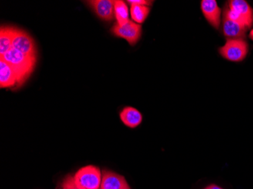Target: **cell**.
Returning <instances> with one entry per match:
<instances>
[{"instance_id":"obj_1","label":"cell","mask_w":253,"mask_h":189,"mask_svg":"<svg viewBox=\"0 0 253 189\" xmlns=\"http://www.w3.org/2000/svg\"><path fill=\"white\" fill-rule=\"evenodd\" d=\"M0 58L4 59L13 70L17 77L18 86H21L28 79L37 62V56L25 55L13 48L5 55H1Z\"/></svg>"},{"instance_id":"obj_2","label":"cell","mask_w":253,"mask_h":189,"mask_svg":"<svg viewBox=\"0 0 253 189\" xmlns=\"http://www.w3.org/2000/svg\"><path fill=\"white\" fill-rule=\"evenodd\" d=\"M224 16L237 21L247 30L253 24V8L244 0H232L228 2Z\"/></svg>"},{"instance_id":"obj_3","label":"cell","mask_w":253,"mask_h":189,"mask_svg":"<svg viewBox=\"0 0 253 189\" xmlns=\"http://www.w3.org/2000/svg\"><path fill=\"white\" fill-rule=\"evenodd\" d=\"M74 180L81 189H100L102 171L96 166L87 165L75 173Z\"/></svg>"},{"instance_id":"obj_4","label":"cell","mask_w":253,"mask_h":189,"mask_svg":"<svg viewBox=\"0 0 253 189\" xmlns=\"http://www.w3.org/2000/svg\"><path fill=\"white\" fill-rule=\"evenodd\" d=\"M219 53L227 60L240 62L248 53V44L243 39H227L226 43L220 48Z\"/></svg>"},{"instance_id":"obj_5","label":"cell","mask_w":253,"mask_h":189,"mask_svg":"<svg viewBox=\"0 0 253 189\" xmlns=\"http://www.w3.org/2000/svg\"><path fill=\"white\" fill-rule=\"evenodd\" d=\"M111 32L114 36L127 41L130 45H135L141 38L142 26L130 20L125 25H119L116 24L114 25Z\"/></svg>"},{"instance_id":"obj_6","label":"cell","mask_w":253,"mask_h":189,"mask_svg":"<svg viewBox=\"0 0 253 189\" xmlns=\"http://www.w3.org/2000/svg\"><path fill=\"white\" fill-rule=\"evenodd\" d=\"M12 48L31 56H37L35 42L28 33L15 28Z\"/></svg>"},{"instance_id":"obj_7","label":"cell","mask_w":253,"mask_h":189,"mask_svg":"<svg viewBox=\"0 0 253 189\" xmlns=\"http://www.w3.org/2000/svg\"><path fill=\"white\" fill-rule=\"evenodd\" d=\"M100 189H131V188L122 175L111 170H103Z\"/></svg>"},{"instance_id":"obj_8","label":"cell","mask_w":253,"mask_h":189,"mask_svg":"<svg viewBox=\"0 0 253 189\" xmlns=\"http://www.w3.org/2000/svg\"><path fill=\"white\" fill-rule=\"evenodd\" d=\"M201 9L206 21L213 28L218 29L221 24V10L217 5V2L214 0H203Z\"/></svg>"},{"instance_id":"obj_9","label":"cell","mask_w":253,"mask_h":189,"mask_svg":"<svg viewBox=\"0 0 253 189\" xmlns=\"http://www.w3.org/2000/svg\"><path fill=\"white\" fill-rule=\"evenodd\" d=\"M88 4L93 8L95 13L100 19L112 21L115 17V1L112 0H90Z\"/></svg>"},{"instance_id":"obj_10","label":"cell","mask_w":253,"mask_h":189,"mask_svg":"<svg viewBox=\"0 0 253 189\" xmlns=\"http://www.w3.org/2000/svg\"><path fill=\"white\" fill-rule=\"evenodd\" d=\"M121 120L127 127L134 129L141 124L143 121V115L137 109L127 106L122 109L120 112Z\"/></svg>"},{"instance_id":"obj_11","label":"cell","mask_w":253,"mask_h":189,"mask_svg":"<svg viewBox=\"0 0 253 189\" xmlns=\"http://www.w3.org/2000/svg\"><path fill=\"white\" fill-rule=\"evenodd\" d=\"M247 30L237 21L224 16L223 31L227 39H243L245 37Z\"/></svg>"},{"instance_id":"obj_12","label":"cell","mask_w":253,"mask_h":189,"mask_svg":"<svg viewBox=\"0 0 253 189\" xmlns=\"http://www.w3.org/2000/svg\"><path fill=\"white\" fill-rule=\"evenodd\" d=\"M17 77L11 67L0 58V87L11 88L17 86Z\"/></svg>"},{"instance_id":"obj_13","label":"cell","mask_w":253,"mask_h":189,"mask_svg":"<svg viewBox=\"0 0 253 189\" xmlns=\"http://www.w3.org/2000/svg\"><path fill=\"white\" fill-rule=\"evenodd\" d=\"M13 27L2 26L0 30V56L5 55L12 48L14 38Z\"/></svg>"},{"instance_id":"obj_14","label":"cell","mask_w":253,"mask_h":189,"mask_svg":"<svg viewBox=\"0 0 253 189\" xmlns=\"http://www.w3.org/2000/svg\"><path fill=\"white\" fill-rule=\"evenodd\" d=\"M115 17L117 20V24L119 25H123L128 22L129 10L126 2L122 0H116L115 1Z\"/></svg>"},{"instance_id":"obj_15","label":"cell","mask_w":253,"mask_h":189,"mask_svg":"<svg viewBox=\"0 0 253 189\" xmlns=\"http://www.w3.org/2000/svg\"><path fill=\"white\" fill-rule=\"evenodd\" d=\"M130 17L133 21L138 25H140L147 18L150 12V8L146 5H130Z\"/></svg>"},{"instance_id":"obj_16","label":"cell","mask_w":253,"mask_h":189,"mask_svg":"<svg viewBox=\"0 0 253 189\" xmlns=\"http://www.w3.org/2000/svg\"><path fill=\"white\" fill-rule=\"evenodd\" d=\"M62 189H82L76 184L74 176H68L62 183Z\"/></svg>"},{"instance_id":"obj_17","label":"cell","mask_w":253,"mask_h":189,"mask_svg":"<svg viewBox=\"0 0 253 189\" xmlns=\"http://www.w3.org/2000/svg\"><path fill=\"white\" fill-rule=\"evenodd\" d=\"M126 2H127L128 4H130V5H146V6L149 7V5L153 4V2H152V1H147V0H128V1H126Z\"/></svg>"},{"instance_id":"obj_18","label":"cell","mask_w":253,"mask_h":189,"mask_svg":"<svg viewBox=\"0 0 253 189\" xmlns=\"http://www.w3.org/2000/svg\"><path fill=\"white\" fill-rule=\"evenodd\" d=\"M204 189H223L222 188L219 187V186H216L214 184L210 185L207 187L205 188Z\"/></svg>"},{"instance_id":"obj_19","label":"cell","mask_w":253,"mask_h":189,"mask_svg":"<svg viewBox=\"0 0 253 189\" xmlns=\"http://www.w3.org/2000/svg\"><path fill=\"white\" fill-rule=\"evenodd\" d=\"M250 39H253V29L252 30L251 32H250Z\"/></svg>"}]
</instances>
